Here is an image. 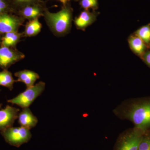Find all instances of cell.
<instances>
[{"mask_svg":"<svg viewBox=\"0 0 150 150\" xmlns=\"http://www.w3.org/2000/svg\"><path fill=\"white\" fill-rule=\"evenodd\" d=\"M38 19L28 21L25 25L24 30L22 33L23 37H31L40 33L42 25Z\"/></svg>","mask_w":150,"mask_h":150,"instance_id":"obj_15","label":"cell"},{"mask_svg":"<svg viewBox=\"0 0 150 150\" xmlns=\"http://www.w3.org/2000/svg\"><path fill=\"white\" fill-rule=\"evenodd\" d=\"M141 58L145 64L150 67V51H146Z\"/></svg>","mask_w":150,"mask_h":150,"instance_id":"obj_22","label":"cell"},{"mask_svg":"<svg viewBox=\"0 0 150 150\" xmlns=\"http://www.w3.org/2000/svg\"><path fill=\"white\" fill-rule=\"evenodd\" d=\"M146 132L135 127L125 130L118 136L113 150H138Z\"/></svg>","mask_w":150,"mask_h":150,"instance_id":"obj_3","label":"cell"},{"mask_svg":"<svg viewBox=\"0 0 150 150\" xmlns=\"http://www.w3.org/2000/svg\"><path fill=\"white\" fill-rule=\"evenodd\" d=\"M138 150H150V141L148 140L141 141Z\"/></svg>","mask_w":150,"mask_h":150,"instance_id":"obj_21","label":"cell"},{"mask_svg":"<svg viewBox=\"0 0 150 150\" xmlns=\"http://www.w3.org/2000/svg\"><path fill=\"white\" fill-rule=\"evenodd\" d=\"M46 8L43 2L33 4L19 9L16 11L17 16L25 20L28 21L39 18L44 15V11Z\"/></svg>","mask_w":150,"mask_h":150,"instance_id":"obj_8","label":"cell"},{"mask_svg":"<svg viewBox=\"0 0 150 150\" xmlns=\"http://www.w3.org/2000/svg\"><path fill=\"white\" fill-rule=\"evenodd\" d=\"M41 1L40 0H13L12 5L16 13L17 11L23 7Z\"/></svg>","mask_w":150,"mask_h":150,"instance_id":"obj_18","label":"cell"},{"mask_svg":"<svg viewBox=\"0 0 150 150\" xmlns=\"http://www.w3.org/2000/svg\"><path fill=\"white\" fill-rule=\"evenodd\" d=\"M113 112L121 120L131 121L134 127L145 132L150 131V98L126 100Z\"/></svg>","mask_w":150,"mask_h":150,"instance_id":"obj_1","label":"cell"},{"mask_svg":"<svg viewBox=\"0 0 150 150\" xmlns=\"http://www.w3.org/2000/svg\"><path fill=\"white\" fill-rule=\"evenodd\" d=\"M16 80L13 79L12 74L8 70L0 71V86L7 88L10 91L13 88V85Z\"/></svg>","mask_w":150,"mask_h":150,"instance_id":"obj_16","label":"cell"},{"mask_svg":"<svg viewBox=\"0 0 150 150\" xmlns=\"http://www.w3.org/2000/svg\"><path fill=\"white\" fill-rule=\"evenodd\" d=\"M22 37H23L22 33H19L18 31L8 33L1 36L0 46L16 48V45Z\"/></svg>","mask_w":150,"mask_h":150,"instance_id":"obj_14","label":"cell"},{"mask_svg":"<svg viewBox=\"0 0 150 150\" xmlns=\"http://www.w3.org/2000/svg\"><path fill=\"white\" fill-rule=\"evenodd\" d=\"M129 47L133 53L142 57L146 52L147 45L137 35L133 34L129 36L128 39Z\"/></svg>","mask_w":150,"mask_h":150,"instance_id":"obj_13","label":"cell"},{"mask_svg":"<svg viewBox=\"0 0 150 150\" xmlns=\"http://www.w3.org/2000/svg\"><path fill=\"white\" fill-rule=\"evenodd\" d=\"M57 1H59L61 2L64 6L67 5V4H69L68 3L69 2V0H57Z\"/></svg>","mask_w":150,"mask_h":150,"instance_id":"obj_23","label":"cell"},{"mask_svg":"<svg viewBox=\"0 0 150 150\" xmlns=\"http://www.w3.org/2000/svg\"><path fill=\"white\" fill-rule=\"evenodd\" d=\"M45 86V83L39 82L32 86L27 88L23 92L12 99L8 100L7 102L16 105L22 108H29L34 100L43 92Z\"/></svg>","mask_w":150,"mask_h":150,"instance_id":"obj_4","label":"cell"},{"mask_svg":"<svg viewBox=\"0 0 150 150\" xmlns=\"http://www.w3.org/2000/svg\"><path fill=\"white\" fill-rule=\"evenodd\" d=\"M148 46H149V48L150 49V44L148 45Z\"/></svg>","mask_w":150,"mask_h":150,"instance_id":"obj_26","label":"cell"},{"mask_svg":"<svg viewBox=\"0 0 150 150\" xmlns=\"http://www.w3.org/2000/svg\"><path fill=\"white\" fill-rule=\"evenodd\" d=\"M80 5L85 10L91 9L93 11H96L98 8V0H81Z\"/></svg>","mask_w":150,"mask_h":150,"instance_id":"obj_19","label":"cell"},{"mask_svg":"<svg viewBox=\"0 0 150 150\" xmlns=\"http://www.w3.org/2000/svg\"><path fill=\"white\" fill-rule=\"evenodd\" d=\"M134 34L139 37L146 45H149L150 44V24L140 28Z\"/></svg>","mask_w":150,"mask_h":150,"instance_id":"obj_17","label":"cell"},{"mask_svg":"<svg viewBox=\"0 0 150 150\" xmlns=\"http://www.w3.org/2000/svg\"><path fill=\"white\" fill-rule=\"evenodd\" d=\"M19 108L7 105L0 110V131L12 127L15 121L18 118Z\"/></svg>","mask_w":150,"mask_h":150,"instance_id":"obj_9","label":"cell"},{"mask_svg":"<svg viewBox=\"0 0 150 150\" xmlns=\"http://www.w3.org/2000/svg\"><path fill=\"white\" fill-rule=\"evenodd\" d=\"M15 76L18 78L17 82H21L24 83L26 88L34 85V83L40 78L39 75L33 71L24 70L19 71L14 74Z\"/></svg>","mask_w":150,"mask_h":150,"instance_id":"obj_12","label":"cell"},{"mask_svg":"<svg viewBox=\"0 0 150 150\" xmlns=\"http://www.w3.org/2000/svg\"><path fill=\"white\" fill-rule=\"evenodd\" d=\"M15 12L13 6L7 0H0V14Z\"/></svg>","mask_w":150,"mask_h":150,"instance_id":"obj_20","label":"cell"},{"mask_svg":"<svg viewBox=\"0 0 150 150\" xmlns=\"http://www.w3.org/2000/svg\"><path fill=\"white\" fill-rule=\"evenodd\" d=\"M0 91H1V90H0ZM2 105V104L1 103H0V108H1Z\"/></svg>","mask_w":150,"mask_h":150,"instance_id":"obj_25","label":"cell"},{"mask_svg":"<svg viewBox=\"0 0 150 150\" xmlns=\"http://www.w3.org/2000/svg\"><path fill=\"white\" fill-rule=\"evenodd\" d=\"M18 122L21 127L30 130L37 125L38 120L33 115L29 108H23L21 112L18 113Z\"/></svg>","mask_w":150,"mask_h":150,"instance_id":"obj_11","label":"cell"},{"mask_svg":"<svg viewBox=\"0 0 150 150\" xmlns=\"http://www.w3.org/2000/svg\"><path fill=\"white\" fill-rule=\"evenodd\" d=\"M76 1H78V0H76Z\"/></svg>","mask_w":150,"mask_h":150,"instance_id":"obj_27","label":"cell"},{"mask_svg":"<svg viewBox=\"0 0 150 150\" xmlns=\"http://www.w3.org/2000/svg\"><path fill=\"white\" fill-rule=\"evenodd\" d=\"M98 13L96 11L91 12L89 10H84L79 15L75 18L74 23L78 29L85 30L96 20Z\"/></svg>","mask_w":150,"mask_h":150,"instance_id":"obj_10","label":"cell"},{"mask_svg":"<svg viewBox=\"0 0 150 150\" xmlns=\"http://www.w3.org/2000/svg\"><path fill=\"white\" fill-rule=\"evenodd\" d=\"M6 142L12 146L19 147L27 143L32 137L30 129L24 127H10L1 132Z\"/></svg>","mask_w":150,"mask_h":150,"instance_id":"obj_5","label":"cell"},{"mask_svg":"<svg viewBox=\"0 0 150 150\" xmlns=\"http://www.w3.org/2000/svg\"><path fill=\"white\" fill-rule=\"evenodd\" d=\"M25 57L24 54L16 48L0 46V68L3 70H8Z\"/></svg>","mask_w":150,"mask_h":150,"instance_id":"obj_6","label":"cell"},{"mask_svg":"<svg viewBox=\"0 0 150 150\" xmlns=\"http://www.w3.org/2000/svg\"><path fill=\"white\" fill-rule=\"evenodd\" d=\"M73 8L68 4L56 13H51L46 8L44 17L51 32L57 36H63L70 32L73 19Z\"/></svg>","mask_w":150,"mask_h":150,"instance_id":"obj_2","label":"cell"},{"mask_svg":"<svg viewBox=\"0 0 150 150\" xmlns=\"http://www.w3.org/2000/svg\"><path fill=\"white\" fill-rule=\"evenodd\" d=\"M25 20L18 16L9 13L0 14V35L8 33L18 31L23 25Z\"/></svg>","mask_w":150,"mask_h":150,"instance_id":"obj_7","label":"cell"},{"mask_svg":"<svg viewBox=\"0 0 150 150\" xmlns=\"http://www.w3.org/2000/svg\"><path fill=\"white\" fill-rule=\"evenodd\" d=\"M1 36H0V45H1Z\"/></svg>","mask_w":150,"mask_h":150,"instance_id":"obj_24","label":"cell"}]
</instances>
